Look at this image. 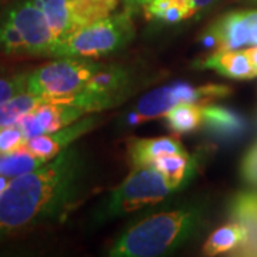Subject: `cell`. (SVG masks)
Here are the masks:
<instances>
[{"label": "cell", "mask_w": 257, "mask_h": 257, "mask_svg": "<svg viewBox=\"0 0 257 257\" xmlns=\"http://www.w3.org/2000/svg\"><path fill=\"white\" fill-rule=\"evenodd\" d=\"M86 165L77 147H67L36 170L10 179L0 197V240L53 221L82 193Z\"/></svg>", "instance_id": "cell-1"}, {"label": "cell", "mask_w": 257, "mask_h": 257, "mask_svg": "<svg viewBox=\"0 0 257 257\" xmlns=\"http://www.w3.org/2000/svg\"><path fill=\"white\" fill-rule=\"evenodd\" d=\"M203 204H186L159 211L128 226L109 250L113 257H156L175 251L193 240L206 223Z\"/></svg>", "instance_id": "cell-2"}, {"label": "cell", "mask_w": 257, "mask_h": 257, "mask_svg": "<svg viewBox=\"0 0 257 257\" xmlns=\"http://www.w3.org/2000/svg\"><path fill=\"white\" fill-rule=\"evenodd\" d=\"M133 12L109 15L57 40L52 57L96 59L116 53L135 36Z\"/></svg>", "instance_id": "cell-3"}, {"label": "cell", "mask_w": 257, "mask_h": 257, "mask_svg": "<svg viewBox=\"0 0 257 257\" xmlns=\"http://www.w3.org/2000/svg\"><path fill=\"white\" fill-rule=\"evenodd\" d=\"M172 192L165 177L153 166L136 167L104 197L93 217L97 223L113 220L163 202Z\"/></svg>", "instance_id": "cell-4"}, {"label": "cell", "mask_w": 257, "mask_h": 257, "mask_svg": "<svg viewBox=\"0 0 257 257\" xmlns=\"http://www.w3.org/2000/svg\"><path fill=\"white\" fill-rule=\"evenodd\" d=\"M100 64L86 57H59L29 72L26 92L47 99H60L82 92Z\"/></svg>", "instance_id": "cell-5"}, {"label": "cell", "mask_w": 257, "mask_h": 257, "mask_svg": "<svg viewBox=\"0 0 257 257\" xmlns=\"http://www.w3.org/2000/svg\"><path fill=\"white\" fill-rule=\"evenodd\" d=\"M57 39L106 18L117 8L119 0H33Z\"/></svg>", "instance_id": "cell-6"}, {"label": "cell", "mask_w": 257, "mask_h": 257, "mask_svg": "<svg viewBox=\"0 0 257 257\" xmlns=\"http://www.w3.org/2000/svg\"><path fill=\"white\" fill-rule=\"evenodd\" d=\"M6 18L16 26L23 37L28 55H52L59 39L50 28L46 16L33 0L16 3L6 13Z\"/></svg>", "instance_id": "cell-7"}, {"label": "cell", "mask_w": 257, "mask_h": 257, "mask_svg": "<svg viewBox=\"0 0 257 257\" xmlns=\"http://www.w3.org/2000/svg\"><path fill=\"white\" fill-rule=\"evenodd\" d=\"M84 114L86 113L82 109L73 104L49 99L42 101L35 110L26 114L19 121L18 126L23 132L25 138L30 139L66 127L83 117Z\"/></svg>", "instance_id": "cell-8"}, {"label": "cell", "mask_w": 257, "mask_h": 257, "mask_svg": "<svg viewBox=\"0 0 257 257\" xmlns=\"http://www.w3.org/2000/svg\"><path fill=\"white\" fill-rule=\"evenodd\" d=\"M203 45L216 50H239L250 46L247 10H233L213 22L202 36Z\"/></svg>", "instance_id": "cell-9"}, {"label": "cell", "mask_w": 257, "mask_h": 257, "mask_svg": "<svg viewBox=\"0 0 257 257\" xmlns=\"http://www.w3.org/2000/svg\"><path fill=\"white\" fill-rule=\"evenodd\" d=\"M97 120H99L97 116H86V117L83 116L66 127L28 139L25 147L40 160L47 163L57 155H60L67 147H70V145L74 143L77 139L90 132L96 126Z\"/></svg>", "instance_id": "cell-10"}, {"label": "cell", "mask_w": 257, "mask_h": 257, "mask_svg": "<svg viewBox=\"0 0 257 257\" xmlns=\"http://www.w3.org/2000/svg\"><path fill=\"white\" fill-rule=\"evenodd\" d=\"M202 124L213 138L221 140L240 139L248 127L247 121L240 113L219 104L203 106Z\"/></svg>", "instance_id": "cell-11"}, {"label": "cell", "mask_w": 257, "mask_h": 257, "mask_svg": "<svg viewBox=\"0 0 257 257\" xmlns=\"http://www.w3.org/2000/svg\"><path fill=\"white\" fill-rule=\"evenodd\" d=\"M200 67L214 70L234 80H248L257 76L246 50H216L203 60Z\"/></svg>", "instance_id": "cell-12"}, {"label": "cell", "mask_w": 257, "mask_h": 257, "mask_svg": "<svg viewBox=\"0 0 257 257\" xmlns=\"http://www.w3.org/2000/svg\"><path fill=\"white\" fill-rule=\"evenodd\" d=\"M184 152L180 140L170 136L153 139H133L128 143V157L133 169L152 166L159 157Z\"/></svg>", "instance_id": "cell-13"}, {"label": "cell", "mask_w": 257, "mask_h": 257, "mask_svg": "<svg viewBox=\"0 0 257 257\" xmlns=\"http://www.w3.org/2000/svg\"><path fill=\"white\" fill-rule=\"evenodd\" d=\"M231 221L240 223L247 230V243L241 251L256 254L257 251V192L237 193L229 206Z\"/></svg>", "instance_id": "cell-14"}, {"label": "cell", "mask_w": 257, "mask_h": 257, "mask_svg": "<svg viewBox=\"0 0 257 257\" xmlns=\"http://www.w3.org/2000/svg\"><path fill=\"white\" fill-rule=\"evenodd\" d=\"M247 243V230L240 223L231 221L216 229L207 237L203 251L207 256H216L227 251H241Z\"/></svg>", "instance_id": "cell-15"}, {"label": "cell", "mask_w": 257, "mask_h": 257, "mask_svg": "<svg viewBox=\"0 0 257 257\" xmlns=\"http://www.w3.org/2000/svg\"><path fill=\"white\" fill-rule=\"evenodd\" d=\"M152 166L165 177L173 192L187 183L194 172V162L186 150L159 157Z\"/></svg>", "instance_id": "cell-16"}, {"label": "cell", "mask_w": 257, "mask_h": 257, "mask_svg": "<svg viewBox=\"0 0 257 257\" xmlns=\"http://www.w3.org/2000/svg\"><path fill=\"white\" fill-rule=\"evenodd\" d=\"M203 106L199 103H179L165 113L166 124L179 135L194 132L202 126Z\"/></svg>", "instance_id": "cell-17"}, {"label": "cell", "mask_w": 257, "mask_h": 257, "mask_svg": "<svg viewBox=\"0 0 257 257\" xmlns=\"http://www.w3.org/2000/svg\"><path fill=\"white\" fill-rule=\"evenodd\" d=\"M143 9L146 18L166 25H177L193 18L192 10L183 0H150Z\"/></svg>", "instance_id": "cell-18"}, {"label": "cell", "mask_w": 257, "mask_h": 257, "mask_svg": "<svg viewBox=\"0 0 257 257\" xmlns=\"http://www.w3.org/2000/svg\"><path fill=\"white\" fill-rule=\"evenodd\" d=\"M43 101L42 97L25 92L0 103V128L15 126Z\"/></svg>", "instance_id": "cell-19"}, {"label": "cell", "mask_w": 257, "mask_h": 257, "mask_svg": "<svg viewBox=\"0 0 257 257\" xmlns=\"http://www.w3.org/2000/svg\"><path fill=\"white\" fill-rule=\"evenodd\" d=\"M43 165L45 162L29 152L25 146L10 153H0V176L8 179H15L18 176L33 172Z\"/></svg>", "instance_id": "cell-20"}, {"label": "cell", "mask_w": 257, "mask_h": 257, "mask_svg": "<svg viewBox=\"0 0 257 257\" xmlns=\"http://www.w3.org/2000/svg\"><path fill=\"white\" fill-rule=\"evenodd\" d=\"M0 50L8 55H28L23 37L6 16L0 22Z\"/></svg>", "instance_id": "cell-21"}, {"label": "cell", "mask_w": 257, "mask_h": 257, "mask_svg": "<svg viewBox=\"0 0 257 257\" xmlns=\"http://www.w3.org/2000/svg\"><path fill=\"white\" fill-rule=\"evenodd\" d=\"M29 72L23 73H0V103L9 100L28 89Z\"/></svg>", "instance_id": "cell-22"}, {"label": "cell", "mask_w": 257, "mask_h": 257, "mask_svg": "<svg viewBox=\"0 0 257 257\" xmlns=\"http://www.w3.org/2000/svg\"><path fill=\"white\" fill-rule=\"evenodd\" d=\"M26 140L23 132L18 124L8 126L0 128V153H10L19 150L26 145Z\"/></svg>", "instance_id": "cell-23"}, {"label": "cell", "mask_w": 257, "mask_h": 257, "mask_svg": "<svg viewBox=\"0 0 257 257\" xmlns=\"http://www.w3.org/2000/svg\"><path fill=\"white\" fill-rule=\"evenodd\" d=\"M240 173L246 183L257 186V140L243 157L240 165Z\"/></svg>", "instance_id": "cell-24"}, {"label": "cell", "mask_w": 257, "mask_h": 257, "mask_svg": "<svg viewBox=\"0 0 257 257\" xmlns=\"http://www.w3.org/2000/svg\"><path fill=\"white\" fill-rule=\"evenodd\" d=\"M183 2L189 6V9L192 10L193 16H196L197 13H202V12L210 9L211 6H214L219 0H183Z\"/></svg>", "instance_id": "cell-25"}, {"label": "cell", "mask_w": 257, "mask_h": 257, "mask_svg": "<svg viewBox=\"0 0 257 257\" xmlns=\"http://www.w3.org/2000/svg\"><path fill=\"white\" fill-rule=\"evenodd\" d=\"M250 25V46H257V9L247 10Z\"/></svg>", "instance_id": "cell-26"}, {"label": "cell", "mask_w": 257, "mask_h": 257, "mask_svg": "<svg viewBox=\"0 0 257 257\" xmlns=\"http://www.w3.org/2000/svg\"><path fill=\"white\" fill-rule=\"evenodd\" d=\"M121 2L124 3L126 9L135 13L138 9H143L150 0H121Z\"/></svg>", "instance_id": "cell-27"}, {"label": "cell", "mask_w": 257, "mask_h": 257, "mask_svg": "<svg viewBox=\"0 0 257 257\" xmlns=\"http://www.w3.org/2000/svg\"><path fill=\"white\" fill-rule=\"evenodd\" d=\"M246 53H247V56L250 57L251 63H253V66H254V70L257 72V46L246 49Z\"/></svg>", "instance_id": "cell-28"}, {"label": "cell", "mask_w": 257, "mask_h": 257, "mask_svg": "<svg viewBox=\"0 0 257 257\" xmlns=\"http://www.w3.org/2000/svg\"><path fill=\"white\" fill-rule=\"evenodd\" d=\"M240 2H244V3H251V5H257V0H240Z\"/></svg>", "instance_id": "cell-29"}]
</instances>
